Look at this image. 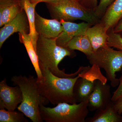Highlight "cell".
Masks as SVG:
<instances>
[{
    "mask_svg": "<svg viewBox=\"0 0 122 122\" xmlns=\"http://www.w3.org/2000/svg\"><path fill=\"white\" fill-rule=\"evenodd\" d=\"M36 53L39 66L48 69L52 73L60 77H74L87 72L89 66H80L73 73H66L65 70L58 68L59 63L66 56H75L74 50L58 45L56 38H48L39 35L36 46Z\"/></svg>",
    "mask_w": 122,
    "mask_h": 122,
    "instance_id": "obj_1",
    "label": "cell"
},
{
    "mask_svg": "<svg viewBox=\"0 0 122 122\" xmlns=\"http://www.w3.org/2000/svg\"><path fill=\"white\" fill-rule=\"evenodd\" d=\"M39 67L42 77L40 80L37 78V84L42 96L54 106L62 102L77 103L74 95L73 87L81 75L74 77H60L42 66Z\"/></svg>",
    "mask_w": 122,
    "mask_h": 122,
    "instance_id": "obj_2",
    "label": "cell"
},
{
    "mask_svg": "<svg viewBox=\"0 0 122 122\" xmlns=\"http://www.w3.org/2000/svg\"><path fill=\"white\" fill-rule=\"evenodd\" d=\"M13 85L20 87L23 99L17 109L33 122H42L39 112L40 105H48L49 100L39 93L37 84V78L30 75L28 77L21 75L12 77Z\"/></svg>",
    "mask_w": 122,
    "mask_h": 122,
    "instance_id": "obj_3",
    "label": "cell"
},
{
    "mask_svg": "<svg viewBox=\"0 0 122 122\" xmlns=\"http://www.w3.org/2000/svg\"><path fill=\"white\" fill-rule=\"evenodd\" d=\"M47 7L52 19L68 21L82 20L92 25L100 21L93 10L86 8L79 0H58L48 4Z\"/></svg>",
    "mask_w": 122,
    "mask_h": 122,
    "instance_id": "obj_4",
    "label": "cell"
},
{
    "mask_svg": "<svg viewBox=\"0 0 122 122\" xmlns=\"http://www.w3.org/2000/svg\"><path fill=\"white\" fill-rule=\"evenodd\" d=\"M88 99L76 104L59 103L55 107L40 105L41 119L46 122H86L89 113Z\"/></svg>",
    "mask_w": 122,
    "mask_h": 122,
    "instance_id": "obj_5",
    "label": "cell"
},
{
    "mask_svg": "<svg viewBox=\"0 0 122 122\" xmlns=\"http://www.w3.org/2000/svg\"><path fill=\"white\" fill-rule=\"evenodd\" d=\"M87 58L91 65L104 70L112 87L118 86L119 79L116 78V73L122 70V50H115L107 45L99 48Z\"/></svg>",
    "mask_w": 122,
    "mask_h": 122,
    "instance_id": "obj_6",
    "label": "cell"
},
{
    "mask_svg": "<svg viewBox=\"0 0 122 122\" xmlns=\"http://www.w3.org/2000/svg\"><path fill=\"white\" fill-rule=\"evenodd\" d=\"M110 86L99 80L95 81L93 90L88 99V108L91 111L105 109L112 102Z\"/></svg>",
    "mask_w": 122,
    "mask_h": 122,
    "instance_id": "obj_7",
    "label": "cell"
},
{
    "mask_svg": "<svg viewBox=\"0 0 122 122\" xmlns=\"http://www.w3.org/2000/svg\"><path fill=\"white\" fill-rule=\"evenodd\" d=\"M22 99V92L18 86H9L5 78L0 82V109L14 111Z\"/></svg>",
    "mask_w": 122,
    "mask_h": 122,
    "instance_id": "obj_8",
    "label": "cell"
},
{
    "mask_svg": "<svg viewBox=\"0 0 122 122\" xmlns=\"http://www.w3.org/2000/svg\"><path fill=\"white\" fill-rule=\"evenodd\" d=\"M29 34L30 26L25 11L22 10L16 16L0 30V48L10 36L16 32Z\"/></svg>",
    "mask_w": 122,
    "mask_h": 122,
    "instance_id": "obj_9",
    "label": "cell"
},
{
    "mask_svg": "<svg viewBox=\"0 0 122 122\" xmlns=\"http://www.w3.org/2000/svg\"><path fill=\"white\" fill-rule=\"evenodd\" d=\"M63 30L59 36L56 38L58 45L68 48L69 42L73 38L79 35H86V30L92 25L86 22L79 24L71 21L60 20Z\"/></svg>",
    "mask_w": 122,
    "mask_h": 122,
    "instance_id": "obj_10",
    "label": "cell"
},
{
    "mask_svg": "<svg viewBox=\"0 0 122 122\" xmlns=\"http://www.w3.org/2000/svg\"><path fill=\"white\" fill-rule=\"evenodd\" d=\"M35 29L40 36L48 38H56L63 31L61 21L55 19H46L35 11Z\"/></svg>",
    "mask_w": 122,
    "mask_h": 122,
    "instance_id": "obj_11",
    "label": "cell"
},
{
    "mask_svg": "<svg viewBox=\"0 0 122 122\" xmlns=\"http://www.w3.org/2000/svg\"><path fill=\"white\" fill-rule=\"evenodd\" d=\"M86 34L91 43L94 52L107 46V30L101 21L88 28Z\"/></svg>",
    "mask_w": 122,
    "mask_h": 122,
    "instance_id": "obj_12",
    "label": "cell"
},
{
    "mask_svg": "<svg viewBox=\"0 0 122 122\" xmlns=\"http://www.w3.org/2000/svg\"><path fill=\"white\" fill-rule=\"evenodd\" d=\"M122 18V0H115L107 9L100 21L107 30L113 28Z\"/></svg>",
    "mask_w": 122,
    "mask_h": 122,
    "instance_id": "obj_13",
    "label": "cell"
},
{
    "mask_svg": "<svg viewBox=\"0 0 122 122\" xmlns=\"http://www.w3.org/2000/svg\"><path fill=\"white\" fill-rule=\"evenodd\" d=\"M86 122H122V115L119 114L112 102L105 109L97 110L91 117L86 118Z\"/></svg>",
    "mask_w": 122,
    "mask_h": 122,
    "instance_id": "obj_14",
    "label": "cell"
},
{
    "mask_svg": "<svg viewBox=\"0 0 122 122\" xmlns=\"http://www.w3.org/2000/svg\"><path fill=\"white\" fill-rule=\"evenodd\" d=\"M95 81L80 77L73 87V93L77 103L87 100L93 90Z\"/></svg>",
    "mask_w": 122,
    "mask_h": 122,
    "instance_id": "obj_15",
    "label": "cell"
},
{
    "mask_svg": "<svg viewBox=\"0 0 122 122\" xmlns=\"http://www.w3.org/2000/svg\"><path fill=\"white\" fill-rule=\"evenodd\" d=\"M38 3H32L30 0H20L21 7L26 13L30 26L29 34L31 37L33 46L36 51V46L39 35L35 29V8Z\"/></svg>",
    "mask_w": 122,
    "mask_h": 122,
    "instance_id": "obj_16",
    "label": "cell"
},
{
    "mask_svg": "<svg viewBox=\"0 0 122 122\" xmlns=\"http://www.w3.org/2000/svg\"><path fill=\"white\" fill-rule=\"evenodd\" d=\"M19 39L21 43L24 44L32 64L37 75V79L40 80L42 77L41 71L39 67L37 54L32 44L29 33H18Z\"/></svg>",
    "mask_w": 122,
    "mask_h": 122,
    "instance_id": "obj_17",
    "label": "cell"
},
{
    "mask_svg": "<svg viewBox=\"0 0 122 122\" xmlns=\"http://www.w3.org/2000/svg\"><path fill=\"white\" fill-rule=\"evenodd\" d=\"M68 48L73 50H78L89 56L94 52L89 40L86 35L75 37L69 42Z\"/></svg>",
    "mask_w": 122,
    "mask_h": 122,
    "instance_id": "obj_18",
    "label": "cell"
},
{
    "mask_svg": "<svg viewBox=\"0 0 122 122\" xmlns=\"http://www.w3.org/2000/svg\"><path fill=\"white\" fill-rule=\"evenodd\" d=\"M22 10L20 2L5 8L2 14L0 15V27L4 26L13 20Z\"/></svg>",
    "mask_w": 122,
    "mask_h": 122,
    "instance_id": "obj_19",
    "label": "cell"
},
{
    "mask_svg": "<svg viewBox=\"0 0 122 122\" xmlns=\"http://www.w3.org/2000/svg\"><path fill=\"white\" fill-rule=\"evenodd\" d=\"M24 114L20 112L9 111L0 109V122H28Z\"/></svg>",
    "mask_w": 122,
    "mask_h": 122,
    "instance_id": "obj_20",
    "label": "cell"
},
{
    "mask_svg": "<svg viewBox=\"0 0 122 122\" xmlns=\"http://www.w3.org/2000/svg\"><path fill=\"white\" fill-rule=\"evenodd\" d=\"M107 33L109 35L107 45L122 51V37L119 34L114 32L113 28L109 29Z\"/></svg>",
    "mask_w": 122,
    "mask_h": 122,
    "instance_id": "obj_21",
    "label": "cell"
},
{
    "mask_svg": "<svg viewBox=\"0 0 122 122\" xmlns=\"http://www.w3.org/2000/svg\"><path fill=\"white\" fill-rule=\"evenodd\" d=\"M115 0H100L97 6L94 10L98 17L101 20L107 9Z\"/></svg>",
    "mask_w": 122,
    "mask_h": 122,
    "instance_id": "obj_22",
    "label": "cell"
},
{
    "mask_svg": "<svg viewBox=\"0 0 122 122\" xmlns=\"http://www.w3.org/2000/svg\"><path fill=\"white\" fill-rule=\"evenodd\" d=\"M82 5L86 8L94 10L97 6L98 0H79Z\"/></svg>",
    "mask_w": 122,
    "mask_h": 122,
    "instance_id": "obj_23",
    "label": "cell"
},
{
    "mask_svg": "<svg viewBox=\"0 0 122 122\" xmlns=\"http://www.w3.org/2000/svg\"><path fill=\"white\" fill-rule=\"evenodd\" d=\"M119 84L117 88L114 92L112 97V101L113 102L122 97V75L119 78Z\"/></svg>",
    "mask_w": 122,
    "mask_h": 122,
    "instance_id": "obj_24",
    "label": "cell"
},
{
    "mask_svg": "<svg viewBox=\"0 0 122 122\" xmlns=\"http://www.w3.org/2000/svg\"><path fill=\"white\" fill-rule=\"evenodd\" d=\"M20 0H0V15L2 14L5 8L20 2Z\"/></svg>",
    "mask_w": 122,
    "mask_h": 122,
    "instance_id": "obj_25",
    "label": "cell"
},
{
    "mask_svg": "<svg viewBox=\"0 0 122 122\" xmlns=\"http://www.w3.org/2000/svg\"><path fill=\"white\" fill-rule=\"evenodd\" d=\"M115 108L119 114L122 115V97L114 102Z\"/></svg>",
    "mask_w": 122,
    "mask_h": 122,
    "instance_id": "obj_26",
    "label": "cell"
},
{
    "mask_svg": "<svg viewBox=\"0 0 122 122\" xmlns=\"http://www.w3.org/2000/svg\"><path fill=\"white\" fill-rule=\"evenodd\" d=\"M114 32L118 34L122 37V18L113 28Z\"/></svg>",
    "mask_w": 122,
    "mask_h": 122,
    "instance_id": "obj_27",
    "label": "cell"
},
{
    "mask_svg": "<svg viewBox=\"0 0 122 122\" xmlns=\"http://www.w3.org/2000/svg\"><path fill=\"white\" fill-rule=\"evenodd\" d=\"M58 0H30L32 3H39L40 2H45L48 4L57 2Z\"/></svg>",
    "mask_w": 122,
    "mask_h": 122,
    "instance_id": "obj_28",
    "label": "cell"
}]
</instances>
